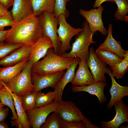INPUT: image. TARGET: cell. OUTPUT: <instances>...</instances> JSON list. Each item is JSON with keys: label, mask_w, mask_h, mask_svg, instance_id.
I'll use <instances>...</instances> for the list:
<instances>
[{"label": "cell", "mask_w": 128, "mask_h": 128, "mask_svg": "<svg viewBox=\"0 0 128 128\" xmlns=\"http://www.w3.org/2000/svg\"><path fill=\"white\" fill-rule=\"evenodd\" d=\"M43 37L39 16L34 14L15 22L5 38L7 42L32 46Z\"/></svg>", "instance_id": "obj_1"}, {"label": "cell", "mask_w": 128, "mask_h": 128, "mask_svg": "<svg viewBox=\"0 0 128 128\" xmlns=\"http://www.w3.org/2000/svg\"><path fill=\"white\" fill-rule=\"evenodd\" d=\"M52 48L48 49L46 55L42 60L32 65V72L43 75L59 72L66 69L75 58L61 57L55 54Z\"/></svg>", "instance_id": "obj_2"}, {"label": "cell", "mask_w": 128, "mask_h": 128, "mask_svg": "<svg viewBox=\"0 0 128 128\" xmlns=\"http://www.w3.org/2000/svg\"><path fill=\"white\" fill-rule=\"evenodd\" d=\"M83 30L80 32L72 43L71 50L69 52H66L59 55L64 58H73L77 57L81 60L87 62L89 56V47L91 44L96 42L93 39L94 33L90 30L88 22L85 21L82 23Z\"/></svg>", "instance_id": "obj_3"}, {"label": "cell", "mask_w": 128, "mask_h": 128, "mask_svg": "<svg viewBox=\"0 0 128 128\" xmlns=\"http://www.w3.org/2000/svg\"><path fill=\"white\" fill-rule=\"evenodd\" d=\"M32 65L31 61L28 59L22 70L8 83L5 84L13 93L21 96L33 91L35 86L31 80Z\"/></svg>", "instance_id": "obj_4"}, {"label": "cell", "mask_w": 128, "mask_h": 128, "mask_svg": "<svg viewBox=\"0 0 128 128\" xmlns=\"http://www.w3.org/2000/svg\"><path fill=\"white\" fill-rule=\"evenodd\" d=\"M42 29L43 36L48 37L53 45L54 52L59 55L61 43L59 41L57 32V27L59 25L57 18L54 14L44 11L38 16Z\"/></svg>", "instance_id": "obj_5"}, {"label": "cell", "mask_w": 128, "mask_h": 128, "mask_svg": "<svg viewBox=\"0 0 128 128\" xmlns=\"http://www.w3.org/2000/svg\"><path fill=\"white\" fill-rule=\"evenodd\" d=\"M57 18L59 26L57 29V32L61 43L59 55L71 48L70 42L72 38L83 31L84 29L83 27L75 28L72 27L67 22L66 18L63 14L59 15Z\"/></svg>", "instance_id": "obj_6"}, {"label": "cell", "mask_w": 128, "mask_h": 128, "mask_svg": "<svg viewBox=\"0 0 128 128\" xmlns=\"http://www.w3.org/2000/svg\"><path fill=\"white\" fill-rule=\"evenodd\" d=\"M60 106V103L54 100L46 105L26 111L30 127L32 128H40L49 114L57 111Z\"/></svg>", "instance_id": "obj_7"}, {"label": "cell", "mask_w": 128, "mask_h": 128, "mask_svg": "<svg viewBox=\"0 0 128 128\" xmlns=\"http://www.w3.org/2000/svg\"><path fill=\"white\" fill-rule=\"evenodd\" d=\"M103 10V7L101 5L97 9H92L89 10L80 9L79 13L86 19L91 32L94 33L98 31L102 35L106 36L107 31L104 26L102 19Z\"/></svg>", "instance_id": "obj_8"}, {"label": "cell", "mask_w": 128, "mask_h": 128, "mask_svg": "<svg viewBox=\"0 0 128 128\" xmlns=\"http://www.w3.org/2000/svg\"><path fill=\"white\" fill-rule=\"evenodd\" d=\"M89 56L86 63L90 69L94 81V82H106L105 74L108 73L106 67L107 64L97 57L94 48H90Z\"/></svg>", "instance_id": "obj_9"}, {"label": "cell", "mask_w": 128, "mask_h": 128, "mask_svg": "<svg viewBox=\"0 0 128 128\" xmlns=\"http://www.w3.org/2000/svg\"><path fill=\"white\" fill-rule=\"evenodd\" d=\"M64 73V71L52 74L43 75L32 72V82L35 86L32 91L37 92L50 87L54 88Z\"/></svg>", "instance_id": "obj_10"}, {"label": "cell", "mask_w": 128, "mask_h": 128, "mask_svg": "<svg viewBox=\"0 0 128 128\" xmlns=\"http://www.w3.org/2000/svg\"><path fill=\"white\" fill-rule=\"evenodd\" d=\"M60 103L57 111L63 120L67 122L82 121L84 115L75 103L62 100Z\"/></svg>", "instance_id": "obj_11"}, {"label": "cell", "mask_w": 128, "mask_h": 128, "mask_svg": "<svg viewBox=\"0 0 128 128\" xmlns=\"http://www.w3.org/2000/svg\"><path fill=\"white\" fill-rule=\"evenodd\" d=\"M116 114L114 118L109 121L101 122L102 128H118L122 123L128 122V108L121 100L114 105Z\"/></svg>", "instance_id": "obj_12"}, {"label": "cell", "mask_w": 128, "mask_h": 128, "mask_svg": "<svg viewBox=\"0 0 128 128\" xmlns=\"http://www.w3.org/2000/svg\"><path fill=\"white\" fill-rule=\"evenodd\" d=\"M32 46L31 54L28 58L32 65L46 55L48 49L53 48L50 39L47 37H42Z\"/></svg>", "instance_id": "obj_13"}, {"label": "cell", "mask_w": 128, "mask_h": 128, "mask_svg": "<svg viewBox=\"0 0 128 128\" xmlns=\"http://www.w3.org/2000/svg\"><path fill=\"white\" fill-rule=\"evenodd\" d=\"M108 73L110 77L111 85L110 89L111 98L107 105V109L112 108L113 106L120 101L123 97L128 96V87L121 86L115 81L111 69L107 67Z\"/></svg>", "instance_id": "obj_14"}, {"label": "cell", "mask_w": 128, "mask_h": 128, "mask_svg": "<svg viewBox=\"0 0 128 128\" xmlns=\"http://www.w3.org/2000/svg\"><path fill=\"white\" fill-rule=\"evenodd\" d=\"M10 12L15 22H18L33 14L31 0H14Z\"/></svg>", "instance_id": "obj_15"}, {"label": "cell", "mask_w": 128, "mask_h": 128, "mask_svg": "<svg viewBox=\"0 0 128 128\" xmlns=\"http://www.w3.org/2000/svg\"><path fill=\"white\" fill-rule=\"evenodd\" d=\"M80 60L79 58L76 57L74 61L66 69L62 77L57 83L54 88L57 92V97L54 100L60 103L62 101V96L64 88L66 85L72 81L75 74V72L77 66Z\"/></svg>", "instance_id": "obj_16"}, {"label": "cell", "mask_w": 128, "mask_h": 128, "mask_svg": "<svg viewBox=\"0 0 128 128\" xmlns=\"http://www.w3.org/2000/svg\"><path fill=\"white\" fill-rule=\"evenodd\" d=\"M31 50V46L23 44L0 60V65L6 67L16 64L23 59L29 57Z\"/></svg>", "instance_id": "obj_17"}, {"label": "cell", "mask_w": 128, "mask_h": 128, "mask_svg": "<svg viewBox=\"0 0 128 128\" xmlns=\"http://www.w3.org/2000/svg\"><path fill=\"white\" fill-rule=\"evenodd\" d=\"M78 68L71 82L73 86H83L92 84L94 81L86 62L80 60Z\"/></svg>", "instance_id": "obj_18"}, {"label": "cell", "mask_w": 128, "mask_h": 128, "mask_svg": "<svg viewBox=\"0 0 128 128\" xmlns=\"http://www.w3.org/2000/svg\"><path fill=\"white\" fill-rule=\"evenodd\" d=\"M106 84V82H97L88 85L83 86H73L71 88L74 92L84 91L96 96L100 104L106 102L104 93V89Z\"/></svg>", "instance_id": "obj_19"}, {"label": "cell", "mask_w": 128, "mask_h": 128, "mask_svg": "<svg viewBox=\"0 0 128 128\" xmlns=\"http://www.w3.org/2000/svg\"><path fill=\"white\" fill-rule=\"evenodd\" d=\"M112 25L109 24L107 31L108 35L104 41L98 47L99 49H104L112 51L123 59L128 51L124 50L121 46V43L116 40L112 35Z\"/></svg>", "instance_id": "obj_20"}, {"label": "cell", "mask_w": 128, "mask_h": 128, "mask_svg": "<svg viewBox=\"0 0 128 128\" xmlns=\"http://www.w3.org/2000/svg\"><path fill=\"white\" fill-rule=\"evenodd\" d=\"M10 91L14 99L18 116L17 119L11 121V125H16L18 128H30L27 113L23 110L22 105L21 96L16 95Z\"/></svg>", "instance_id": "obj_21"}, {"label": "cell", "mask_w": 128, "mask_h": 128, "mask_svg": "<svg viewBox=\"0 0 128 128\" xmlns=\"http://www.w3.org/2000/svg\"><path fill=\"white\" fill-rule=\"evenodd\" d=\"M26 58L14 65L0 67V80L7 84L14 77L23 70L28 60Z\"/></svg>", "instance_id": "obj_22"}, {"label": "cell", "mask_w": 128, "mask_h": 128, "mask_svg": "<svg viewBox=\"0 0 128 128\" xmlns=\"http://www.w3.org/2000/svg\"><path fill=\"white\" fill-rule=\"evenodd\" d=\"M0 82L4 85L3 88L0 89V101L11 109L13 116L11 117L12 120H17L18 116L15 111L14 101L10 90L2 81L0 80Z\"/></svg>", "instance_id": "obj_23"}, {"label": "cell", "mask_w": 128, "mask_h": 128, "mask_svg": "<svg viewBox=\"0 0 128 128\" xmlns=\"http://www.w3.org/2000/svg\"><path fill=\"white\" fill-rule=\"evenodd\" d=\"M95 52L99 59L108 64L111 68L123 59L116 54L105 49L98 48L96 50Z\"/></svg>", "instance_id": "obj_24"}, {"label": "cell", "mask_w": 128, "mask_h": 128, "mask_svg": "<svg viewBox=\"0 0 128 128\" xmlns=\"http://www.w3.org/2000/svg\"><path fill=\"white\" fill-rule=\"evenodd\" d=\"M33 14L39 16L44 11L51 14L54 12L55 0H31Z\"/></svg>", "instance_id": "obj_25"}, {"label": "cell", "mask_w": 128, "mask_h": 128, "mask_svg": "<svg viewBox=\"0 0 128 128\" xmlns=\"http://www.w3.org/2000/svg\"><path fill=\"white\" fill-rule=\"evenodd\" d=\"M57 96V92L55 90L53 91H49L46 94L42 93L41 91L37 92L35 108L41 107L49 104L55 99Z\"/></svg>", "instance_id": "obj_26"}, {"label": "cell", "mask_w": 128, "mask_h": 128, "mask_svg": "<svg viewBox=\"0 0 128 128\" xmlns=\"http://www.w3.org/2000/svg\"><path fill=\"white\" fill-rule=\"evenodd\" d=\"M111 69L113 75L117 79L123 78L128 70V51L122 60L111 68Z\"/></svg>", "instance_id": "obj_27"}, {"label": "cell", "mask_w": 128, "mask_h": 128, "mask_svg": "<svg viewBox=\"0 0 128 128\" xmlns=\"http://www.w3.org/2000/svg\"><path fill=\"white\" fill-rule=\"evenodd\" d=\"M117 5V9L114 14L117 20L128 22V0H114Z\"/></svg>", "instance_id": "obj_28"}, {"label": "cell", "mask_w": 128, "mask_h": 128, "mask_svg": "<svg viewBox=\"0 0 128 128\" xmlns=\"http://www.w3.org/2000/svg\"><path fill=\"white\" fill-rule=\"evenodd\" d=\"M37 92L30 91L21 96L22 105L25 111L31 110L35 108Z\"/></svg>", "instance_id": "obj_29"}, {"label": "cell", "mask_w": 128, "mask_h": 128, "mask_svg": "<svg viewBox=\"0 0 128 128\" xmlns=\"http://www.w3.org/2000/svg\"><path fill=\"white\" fill-rule=\"evenodd\" d=\"M62 119L57 111L53 112L46 118L41 126L42 128H60Z\"/></svg>", "instance_id": "obj_30"}, {"label": "cell", "mask_w": 128, "mask_h": 128, "mask_svg": "<svg viewBox=\"0 0 128 128\" xmlns=\"http://www.w3.org/2000/svg\"><path fill=\"white\" fill-rule=\"evenodd\" d=\"M22 44H13L5 42H0V60L4 58L17 49L22 46Z\"/></svg>", "instance_id": "obj_31"}, {"label": "cell", "mask_w": 128, "mask_h": 128, "mask_svg": "<svg viewBox=\"0 0 128 128\" xmlns=\"http://www.w3.org/2000/svg\"><path fill=\"white\" fill-rule=\"evenodd\" d=\"M70 0H55L54 12L55 17L57 18L61 14L64 15L66 18L69 15V13L66 6L67 3Z\"/></svg>", "instance_id": "obj_32"}, {"label": "cell", "mask_w": 128, "mask_h": 128, "mask_svg": "<svg viewBox=\"0 0 128 128\" xmlns=\"http://www.w3.org/2000/svg\"><path fill=\"white\" fill-rule=\"evenodd\" d=\"M60 128H86V127L82 121L67 122L62 119Z\"/></svg>", "instance_id": "obj_33"}, {"label": "cell", "mask_w": 128, "mask_h": 128, "mask_svg": "<svg viewBox=\"0 0 128 128\" xmlns=\"http://www.w3.org/2000/svg\"><path fill=\"white\" fill-rule=\"evenodd\" d=\"M15 22L11 14L0 16V30H4L5 27L12 26Z\"/></svg>", "instance_id": "obj_34"}, {"label": "cell", "mask_w": 128, "mask_h": 128, "mask_svg": "<svg viewBox=\"0 0 128 128\" xmlns=\"http://www.w3.org/2000/svg\"><path fill=\"white\" fill-rule=\"evenodd\" d=\"M9 111V109L8 107L0 109V122L5 121L8 114Z\"/></svg>", "instance_id": "obj_35"}, {"label": "cell", "mask_w": 128, "mask_h": 128, "mask_svg": "<svg viewBox=\"0 0 128 128\" xmlns=\"http://www.w3.org/2000/svg\"><path fill=\"white\" fill-rule=\"evenodd\" d=\"M85 124L86 128H101L98 126L92 124L90 120L84 116L82 121Z\"/></svg>", "instance_id": "obj_36"}, {"label": "cell", "mask_w": 128, "mask_h": 128, "mask_svg": "<svg viewBox=\"0 0 128 128\" xmlns=\"http://www.w3.org/2000/svg\"><path fill=\"white\" fill-rule=\"evenodd\" d=\"M14 0H0V2L7 9L13 6Z\"/></svg>", "instance_id": "obj_37"}, {"label": "cell", "mask_w": 128, "mask_h": 128, "mask_svg": "<svg viewBox=\"0 0 128 128\" xmlns=\"http://www.w3.org/2000/svg\"><path fill=\"white\" fill-rule=\"evenodd\" d=\"M11 14L10 12L0 2V16Z\"/></svg>", "instance_id": "obj_38"}, {"label": "cell", "mask_w": 128, "mask_h": 128, "mask_svg": "<svg viewBox=\"0 0 128 128\" xmlns=\"http://www.w3.org/2000/svg\"><path fill=\"white\" fill-rule=\"evenodd\" d=\"M105 1L114 2V0H96L93 5V8H95L96 7H99L101 5L102 3Z\"/></svg>", "instance_id": "obj_39"}, {"label": "cell", "mask_w": 128, "mask_h": 128, "mask_svg": "<svg viewBox=\"0 0 128 128\" xmlns=\"http://www.w3.org/2000/svg\"><path fill=\"white\" fill-rule=\"evenodd\" d=\"M9 30H0V42L4 41L5 37Z\"/></svg>", "instance_id": "obj_40"}, {"label": "cell", "mask_w": 128, "mask_h": 128, "mask_svg": "<svg viewBox=\"0 0 128 128\" xmlns=\"http://www.w3.org/2000/svg\"><path fill=\"white\" fill-rule=\"evenodd\" d=\"M7 125L5 122V121L0 122V128H8Z\"/></svg>", "instance_id": "obj_41"}, {"label": "cell", "mask_w": 128, "mask_h": 128, "mask_svg": "<svg viewBox=\"0 0 128 128\" xmlns=\"http://www.w3.org/2000/svg\"><path fill=\"white\" fill-rule=\"evenodd\" d=\"M5 105L2 104L0 102V109L4 108Z\"/></svg>", "instance_id": "obj_42"}, {"label": "cell", "mask_w": 128, "mask_h": 128, "mask_svg": "<svg viewBox=\"0 0 128 128\" xmlns=\"http://www.w3.org/2000/svg\"><path fill=\"white\" fill-rule=\"evenodd\" d=\"M4 87V85L2 84L0 82V89H2L3 87Z\"/></svg>", "instance_id": "obj_43"}]
</instances>
